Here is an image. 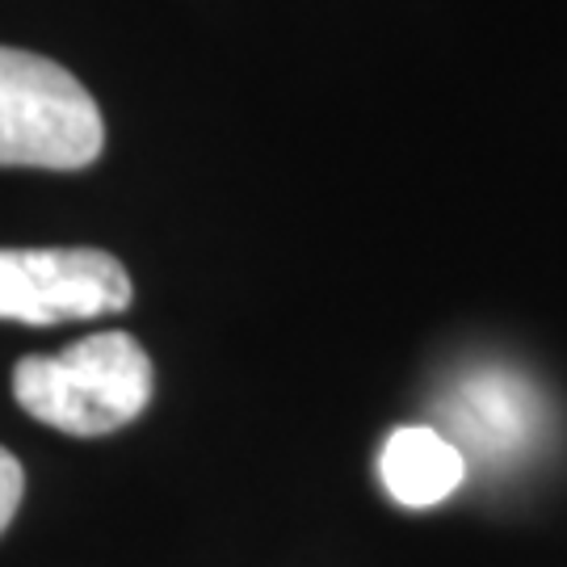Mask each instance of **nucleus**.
<instances>
[{"instance_id":"2","label":"nucleus","mask_w":567,"mask_h":567,"mask_svg":"<svg viewBox=\"0 0 567 567\" xmlns=\"http://www.w3.org/2000/svg\"><path fill=\"white\" fill-rule=\"evenodd\" d=\"M102 147V110L63 63L0 47V168L76 173Z\"/></svg>"},{"instance_id":"5","label":"nucleus","mask_w":567,"mask_h":567,"mask_svg":"<svg viewBox=\"0 0 567 567\" xmlns=\"http://www.w3.org/2000/svg\"><path fill=\"white\" fill-rule=\"evenodd\" d=\"M21 496H25V471H21V463L9 450L0 446V534L18 517Z\"/></svg>"},{"instance_id":"4","label":"nucleus","mask_w":567,"mask_h":567,"mask_svg":"<svg viewBox=\"0 0 567 567\" xmlns=\"http://www.w3.org/2000/svg\"><path fill=\"white\" fill-rule=\"evenodd\" d=\"M379 475L404 508H433L463 487L466 458L437 429L408 425L386 437L379 454Z\"/></svg>"},{"instance_id":"3","label":"nucleus","mask_w":567,"mask_h":567,"mask_svg":"<svg viewBox=\"0 0 567 567\" xmlns=\"http://www.w3.org/2000/svg\"><path fill=\"white\" fill-rule=\"evenodd\" d=\"M131 274L102 248H0V320L30 328L118 316Z\"/></svg>"},{"instance_id":"1","label":"nucleus","mask_w":567,"mask_h":567,"mask_svg":"<svg viewBox=\"0 0 567 567\" xmlns=\"http://www.w3.org/2000/svg\"><path fill=\"white\" fill-rule=\"evenodd\" d=\"M156 370L131 332H93L63 353L21 358L13 400L42 425L68 437H105L152 404Z\"/></svg>"}]
</instances>
